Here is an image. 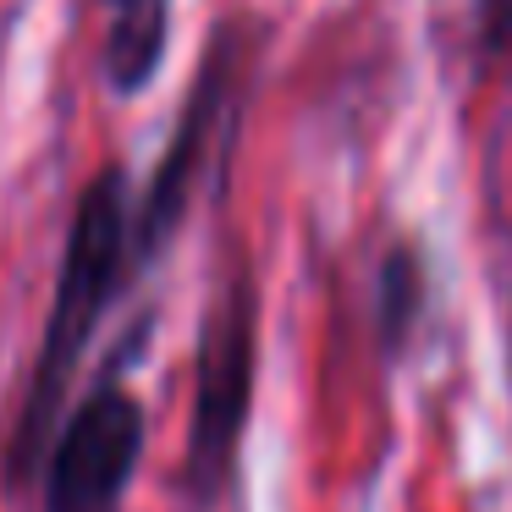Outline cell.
Instances as JSON below:
<instances>
[{
	"label": "cell",
	"mask_w": 512,
	"mask_h": 512,
	"mask_svg": "<svg viewBox=\"0 0 512 512\" xmlns=\"http://www.w3.org/2000/svg\"><path fill=\"white\" fill-rule=\"evenodd\" d=\"M144 452V408L116 380L94 386L45 452V512H122Z\"/></svg>",
	"instance_id": "cell-4"
},
{
	"label": "cell",
	"mask_w": 512,
	"mask_h": 512,
	"mask_svg": "<svg viewBox=\"0 0 512 512\" xmlns=\"http://www.w3.org/2000/svg\"><path fill=\"white\" fill-rule=\"evenodd\" d=\"M248 61H254V45L237 23H226L221 34L204 50L199 83H193L188 105H182L177 138H171L166 160H160L155 182L144 193V210L133 221V265H149L160 248L177 237L182 215L193 204V188L199 177L215 166H226V149L237 138V111H243V83H248Z\"/></svg>",
	"instance_id": "cell-3"
},
{
	"label": "cell",
	"mask_w": 512,
	"mask_h": 512,
	"mask_svg": "<svg viewBox=\"0 0 512 512\" xmlns=\"http://www.w3.org/2000/svg\"><path fill=\"white\" fill-rule=\"evenodd\" d=\"M105 12V50H100V72L116 94H138L149 89V78L166 61V39H171V0H100Z\"/></svg>",
	"instance_id": "cell-5"
},
{
	"label": "cell",
	"mask_w": 512,
	"mask_h": 512,
	"mask_svg": "<svg viewBox=\"0 0 512 512\" xmlns=\"http://www.w3.org/2000/svg\"><path fill=\"white\" fill-rule=\"evenodd\" d=\"M133 270V215H127V171L105 166L100 177L83 188L78 210L67 226V254H61L56 298H50L45 342H39L34 375L17 402L12 446H6V479L28 485L45 468V452L61 430V402L72 391L83 347L94 342V325L105 320L122 276Z\"/></svg>",
	"instance_id": "cell-1"
},
{
	"label": "cell",
	"mask_w": 512,
	"mask_h": 512,
	"mask_svg": "<svg viewBox=\"0 0 512 512\" xmlns=\"http://www.w3.org/2000/svg\"><path fill=\"white\" fill-rule=\"evenodd\" d=\"M507 375H512V336H507Z\"/></svg>",
	"instance_id": "cell-8"
},
{
	"label": "cell",
	"mask_w": 512,
	"mask_h": 512,
	"mask_svg": "<svg viewBox=\"0 0 512 512\" xmlns=\"http://www.w3.org/2000/svg\"><path fill=\"white\" fill-rule=\"evenodd\" d=\"M259 375V287L248 259L221 276L210 309L199 325V353H193V413H188V457H182V485L193 507H215L232 490L237 452L248 435Z\"/></svg>",
	"instance_id": "cell-2"
},
{
	"label": "cell",
	"mask_w": 512,
	"mask_h": 512,
	"mask_svg": "<svg viewBox=\"0 0 512 512\" xmlns=\"http://www.w3.org/2000/svg\"><path fill=\"white\" fill-rule=\"evenodd\" d=\"M479 23H485L490 50H507L512 45V0H479Z\"/></svg>",
	"instance_id": "cell-7"
},
{
	"label": "cell",
	"mask_w": 512,
	"mask_h": 512,
	"mask_svg": "<svg viewBox=\"0 0 512 512\" xmlns=\"http://www.w3.org/2000/svg\"><path fill=\"white\" fill-rule=\"evenodd\" d=\"M424 314V259L419 248L397 243L380 259V298H375V325H380V347L391 358L413 342V325Z\"/></svg>",
	"instance_id": "cell-6"
}]
</instances>
